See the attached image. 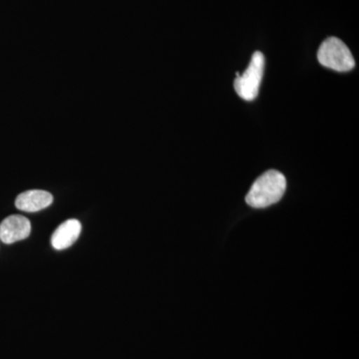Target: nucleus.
<instances>
[{"mask_svg":"<svg viewBox=\"0 0 359 359\" xmlns=\"http://www.w3.org/2000/svg\"><path fill=\"white\" fill-rule=\"evenodd\" d=\"M287 189V180L280 172L269 170L252 184L245 201L250 207L266 208L282 199Z\"/></svg>","mask_w":359,"mask_h":359,"instance_id":"f257e3e1","label":"nucleus"},{"mask_svg":"<svg viewBox=\"0 0 359 359\" xmlns=\"http://www.w3.org/2000/svg\"><path fill=\"white\" fill-rule=\"evenodd\" d=\"M318 59L321 65L339 72H346L355 66L348 47L337 37H328L321 43Z\"/></svg>","mask_w":359,"mask_h":359,"instance_id":"f03ea898","label":"nucleus"},{"mask_svg":"<svg viewBox=\"0 0 359 359\" xmlns=\"http://www.w3.org/2000/svg\"><path fill=\"white\" fill-rule=\"evenodd\" d=\"M264 56L262 52L257 51L252 54L249 67L242 75L237 73L235 86L236 92L241 98L245 101H252L259 94V86L264 76Z\"/></svg>","mask_w":359,"mask_h":359,"instance_id":"7ed1b4c3","label":"nucleus"},{"mask_svg":"<svg viewBox=\"0 0 359 359\" xmlns=\"http://www.w3.org/2000/svg\"><path fill=\"white\" fill-rule=\"evenodd\" d=\"M30 231H32V224L29 219L20 215H13L7 217L0 224V240L4 244H13L28 238Z\"/></svg>","mask_w":359,"mask_h":359,"instance_id":"20e7f679","label":"nucleus"},{"mask_svg":"<svg viewBox=\"0 0 359 359\" xmlns=\"http://www.w3.org/2000/svg\"><path fill=\"white\" fill-rule=\"evenodd\" d=\"M53 202V196L46 191L30 190L16 198L15 205L23 212H34L46 209Z\"/></svg>","mask_w":359,"mask_h":359,"instance_id":"39448f33","label":"nucleus"},{"mask_svg":"<svg viewBox=\"0 0 359 359\" xmlns=\"http://www.w3.org/2000/svg\"><path fill=\"white\" fill-rule=\"evenodd\" d=\"M81 230L82 226L78 219H68L61 224L52 235V247L58 250L67 249L76 242Z\"/></svg>","mask_w":359,"mask_h":359,"instance_id":"423d86ee","label":"nucleus"}]
</instances>
